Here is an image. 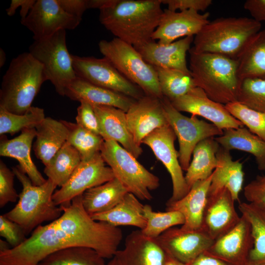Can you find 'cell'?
<instances>
[{
  "instance_id": "1",
  "label": "cell",
  "mask_w": 265,
  "mask_h": 265,
  "mask_svg": "<svg viewBox=\"0 0 265 265\" xmlns=\"http://www.w3.org/2000/svg\"><path fill=\"white\" fill-rule=\"evenodd\" d=\"M59 207L58 218L37 227L19 246L0 251V265H38L50 254L75 246L91 248L105 259L114 257L122 239L120 228L94 220L83 208L82 194Z\"/></svg>"
},
{
  "instance_id": "22",
  "label": "cell",
  "mask_w": 265,
  "mask_h": 265,
  "mask_svg": "<svg viewBox=\"0 0 265 265\" xmlns=\"http://www.w3.org/2000/svg\"><path fill=\"white\" fill-rule=\"evenodd\" d=\"M193 39L194 36H188L168 44L152 40L137 50L144 60L154 67L177 69L190 74L186 54Z\"/></svg>"
},
{
  "instance_id": "20",
  "label": "cell",
  "mask_w": 265,
  "mask_h": 265,
  "mask_svg": "<svg viewBox=\"0 0 265 265\" xmlns=\"http://www.w3.org/2000/svg\"><path fill=\"white\" fill-rule=\"evenodd\" d=\"M253 245L250 225L241 215L238 223L214 240L206 252L233 265H246Z\"/></svg>"
},
{
  "instance_id": "33",
  "label": "cell",
  "mask_w": 265,
  "mask_h": 265,
  "mask_svg": "<svg viewBox=\"0 0 265 265\" xmlns=\"http://www.w3.org/2000/svg\"><path fill=\"white\" fill-rule=\"evenodd\" d=\"M237 61L238 75L241 81L265 78V29L251 39Z\"/></svg>"
},
{
  "instance_id": "2",
  "label": "cell",
  "mask_w": 265,
  "mask_h": 265,
  "mask_svg": "<svg viewBox=\"0 0 265 265\" xmlns=\"http://www.w3.org/2000/svg\"><path fill=\"white\" fill-rule=\"evenodd\" d=\"M161 4L160 0H113L100 10L99 21L116 38L138 50L153 40Z\"/></svg>"
},
{
  "instance_id": "36",
  "label": "cell",
  "mask_w": 265,
  "mask_h": 265,
  "mask_svg": "<svg viewBox=\"0 0 265 265\" xmlns=\"http://www.w3.org/2000/svg\"><path fill=\"white\" fill-rule=\"evenodd\" d=\"M105 258L95 250L84 246L71 247L54 252L38 265H106Z\"/></svg>"
},
{
  "instance_id": "53",
  "label": "cell",
  "mask_w": 265,
  "mask_h": 265,
  "mask_svg": "<svg viewBox=\"0 0 265 265\" xmlns=\"http://www.w3.org/2000/svg\"><path fill=\"white\" fill-rule=\"evenodd\" d=\"M6 53L3 49H0V67H3L6 61Z\"/></svg>"
},
{
  "instance_id": "10",
  "label": "cell",
  "mask_w": 265,
  "mask_h": 265,
  "mask_svg": "<svg viewBox=\"0 0 265 265\" xmlns=\"http://www.w3.org/2000/svg\"><path fill=\"white\" fill-rule=\"evenodd\" d=\"M161 101L168 123L178 140L180 164L183 171H186L197 144L206 138L222 135L223 131L212 123L199 119L197 116L183 115L164 97Z\"/></svg>"
},
{
  "instance_id": "17",
  "label": "cell",
  "mask_w": 265,
  "mask_h": 265,
  "mask_svg": "<svg viewBox=\"0 0 265 265\" xmlns=\"http://www.w3.org/2000/svg\"><path fill=\"white\" fill-rule=\"evenodd\" d=\"M208 12L201 14L192 10L177 12L164 9L152 39L168 44L180 38L195 36L210 22Z\"/></svg>"
},
{
  "instance_id": "27",
  "label": "cell",
  "mask_w": 265,
  "mask_h": 265,
  "mask_svg": "<svg viewBox=\"0 0 265 265\" xmlns=\"http://www.w3.org/2000/svg\"><path fill=\"white\" fill-rule=\"evenodd\" d=\"M36 133L35 128H28L22 131L18 136L13 139L2 138L0 143V155L16 159L32 184L40 186L47 180L38 170L31 158V146Z\"/></svg>"
},
{
  "instance_id": "51",
  "label": "cell",
  "mask_w": 265,
  "mask_h": 265,
  "mask_svg": "<svg viewBox=\"0 0 265 265\" xmlns=\"http://www.w3.org/2000/svg\"><path fill=\"white\" fill-rule=\"evenodd\" d=\"M188 265H233L206 251L200 254Z\"/></svg>"
},
{
  "instance_id": "31",
  "label": "cell",
  "mask_w": 265,
  "mask_h": 265,
  "mask_svg": "<svg viewBox=\"0 0 265 265\" xmlns=\"http://www.w3.org/2000/svg\"><path fill=\"white\" fill-rule=\"evenodd\" d=\"M220 146L214 137L204 139L195 146L193 159L185 176L189 189L195 183L212 174L218 164L216 154Z\"/></svg>"
},
{
  "instance_id": "40",
  "label": "cell",
  "mask_w": 265,
  "mask_h": 265,
  "mask_svg": "<svg viewBox=\"0 0 265 265\" xmlns=\"http://www.w3.org/2000/svg\"><path fill=\"white\" fill-rule=\"evenodd\" d=\"M144 214L146 225L141 230L144 235L153 238L175 226L183 225L185 221L184 215L178 211L156 212L147 204L144 205Z\"/></svg>"
},
{
  "instance_id": "5",
  "label": "cell",
  "mask_w": 265,
  "mask_h": 265,
  "mask_svg": "<svg viewBox=\"0 0 265 265\" xmlns=\"http://www.w3.org/2000/svg\"><path fill=\"white\" fill-rule=\"evenodd\" d=\"M47 81L42 65L29 52L13 58L3 75L0 107L13 113L24 114L31 107L42 84Z\"/></svg>"
},
{
  "instance_id": "42",
  "label": "cell",
  "mask_w": 265,
  "mask_h": 265,
  "mask_svg": "<svg viewBox=\"0 0 265 265\" xmlns=\"http://www.w3.org/2000/svg\"><path fill=\"white\" fill-rule=\"evenodd\" d=\"M238 102L252 109L265 113V78L242 80Z\"/></svg>"
},
{
  "instance_id": "49",
  "label": "cell",
  "mask_w": 265,
  "mask_h": 265,
  "mask_svg": "<svg viewBox=\"0 0 265 265\" xmlns=\"http://www.w3.org/2000/svg\"><path fill=\"white\" fill-rule=\"evenodd\" d=\"M243 7L249 12L251 18L261 23L265 22V0H247Z\"/></svg>"
},
{
  "instance_id": "6",
  "label": "cell",
  "mask_w": 265,
  "mask_h": 265,
  "mask_svg": "<svg viewBox=\"0 0 265 265\" xmlns=\"http://www.w3.org/2000/svg\"><path fill=\"white\" fill-rule=\"evenodd\" d=\"M22 186L17 204L4 215L19 224L26 236L44 222H52L61 216L63 210L53 199L57 187L50 179L40 186L32 184L19 165L12 168Z\"/></svg>"
},
{
  "instance_id": "52",
  "label": "cell",
  "mask_w": 265,
  "mask_h": 265,
  "mask_svg": "<svg viewBox=\"0 0 265 265\" xmlns=\"http://www.w3.org/2000/svg\"><path fill=\"white\" fill-rule=\"evenodd\" d=\"M164 265H188L181 262L166 254V257Z\"/></svg>"
},
{
  "instance_id": "9",
  "label": "cell",
  "mask_w": 265,
  "mask_h": 265,
  "mask_svg": "<svg viewBox=\"0 0 265 265\" xmlns=\"http://www.w3.org/2000/svg\"><path fill=\"white\" fill-rule=\"evenodd\" d=\"M28 52L42 65L47 80L51 82L59 95L64 96L66 88L77 78L72 54L67 47L66 30L34 40Z\"/></svg>"
},
{
  "instance_id": "21",
  "label": "cell",
  "mask_w": 265,
  "mask_h": 265,
  "mask_svg": "<svg viewBox=\"0 0 265 265\" xmlns=\"http://www.w3.org/2000/svg\"><path fill=\"white\" fill-rule=\"evenodd\" d=\"M114 257L120 265H164L166 254L156 238L137 230L127 236L124 248Z\"/></svg>"
},
{
  "instance_id": "38",
  "label": "cell",
  "mask_w": 265,
  "mask_h": 265,
  "mask_svg": "<svg viewBox=\"0 0 265 265\" xmlns=\"http://www.w3.org/2000/svg\"><path fill=\"white\" fill-rule=\"evenodd\" d=\"M68 130L67 142L79 152L81 161L88 160L100 150L104 138L83 127L65 120H62Z\"/></svg>"
},
{
  "instance_id": "7",
  "label": "cell",
  "mask_w": 265,
  "mask_h": 265,
  "mask_svg": "<svg viewBox=\"0 0 265 265\" xmlns=\"http://www.w3.org/2000/svg\"><path fill=\"white\" fill-rule=\"evenodd\" d=\"M98 46L104 57L146 95L162 99L155 68L147 63L132 46L115 37L101 40Z\"/></svg>"
},
{
  "instance_id": "55",
  "label": "cell",
  "mask_w": 265,
  "mask_h": 265,
  "mask_svg": "<svg viewBox=\"0 0 265 265\" xmlns=\"http://www.w3.org/2000/svg\"><path fill=\"white\" fill-rule=\"evenodd\" d=\"M106 265H120L116 259L113 257L112 259Z\"/></svg>"
},
{
  "instance_id": "43",
  "label": "cell",
  "mask_w": 265,
  "mask_h": 265,
  "mask_svg": "<svg viewBox=\"0 0 265 265\" xmlns=\"http://www.w3.org/2000/svg\"><path fill=\"white\" fill-rule=\"evenodd\" d=\"M15 176L13 171L0 160V208H2L9 202H16L18 194L14 186Z\"/></svg>"
},
{
  "instance_id": "11",
  "label": "cell",
  "mask_w": 265,
  "mask_h": 265,
  "mask_svg": "<svg viewBox=\"0 0 265 265\" xmlns=\"http://www.w3.org/2000/svg\"><path fill=\"white\" fill-rule=\"evenodd\" d=\"M72 57L77 77L135 100L145 95L139 86L124 77L105 57L72 55Z\"/></svg>"
},
{
  "instance_id": "48",
  "label": "cell",
  "mask_w": 265,
  "mask_h": 265,
  "mask_svg": "<svg viewBox=\"0 0 265 265\" xmlns=\"http://www.w3.org/2000/svg\"><path fill=\"white\" fill-rule=\"evenodd\" d=\"M63 9L69 14L82 18L84 12L90 9L89 0H57Z\"/></svg>"
},
{
  "instance_id": "28",
  "label": "cell",
  "mask_w": 265,
  "mask_h": 265,
  "mask_svg": "<svg viewBox=\"0 0 265 265\" xmlns=\"http://www.w3.org/2000/svg\"><path fill=\"white\" fill-rule=\"evenodd\" d=\"M34 151L46 166L67 142L68 130L62 120L46 117L36 127Z\"/></svg>"
},
{
  "instance_id": "16",
  "label": "cell",
  "mask_w": 265,
  "mask_h": 265,
  "mask_svg": "<svg viewBox=\"0 0 265 265\" xmlns=\"http://www.w3.org/2000/svg\"><path fill=\"white\" fill-rule=\"evenodd\" d=\"M156 239L167 255L186 264L206 251L214 241L202 229L181 227L171 228Z\"/></svg>"
},
{
  "instance_id": "26",
  "label": "cell",
  "mask_w": 265,
  "mask_h": 265,
  "mask_svg": "<svg viewBox=\"0 0 265 265\" xmlns=\"http://www.w3.org/2000/svg\"><path fill=\"white\" fill-rule=\"evenodd\" d=\"M216 158L218 164L212 174L208 196L226 188L235 201H238L244 182L242 163L239 160H233L230 151L221 146Z\"/></svg>"
},
{
  "instance_id": "56",
  "label": "cell",
  "mask_w": 265,
  "mask_h": 265,
  "mask_svg": "<svg viewBox=\"0 0 265 265\" xmlns=\"http://www.w3.org/2000/svg\"><path fill=\"white\" fill-rule=\"evenodd\" d=\"M265 265V263L260 264L258 265Z\"/></svg>"
},
{
  "instance_id": "19",
  "label": "cell",
  "mask_w": 265,
  "mask_h": 265,
  "mask_svg": "<svg viewBox=\"0 0 265 265\" xmlns=\"http://www.w3.org/2000/svg\"><path fill=\"white\" fill-rule=\"evenodd\" d=\"M235 201L226 188L209 196L204 212L201 229L215 240L231 230L239 221Z\"/></svg>"
},
{
  "instance_id": "13",
  "label": "cell",
  "mask_w": 265,
  "mask_h": 265,
  "mask_svg": "<svg viewBox=\"0 0 265 265\" xmlns=\"http://www.w3.org/2000/svg\"><path fill=\"white\" fill-rule=\"evenodd\" d=\"M114 178L112 170L106 165L99 152L89 160L81 161L66 183L54 191L53 201L57 206L68 205L87 190Z\"/></svg>"
},
{
  "instance_id": "54",
  "label": "cell",
  "mask_w": 265,
  "mask_h": 265,
  "mask_svg": "<svg viewBox=\"0 0 265 265\" xmlns=\"http://www.w3.org/2000/svg\"><path fill=\"white\" fill-rule=\"evenodd\" d=\"M0 251H3L6 249H7L8 248H10L8 247L7 245V242H5L3 241V240L0 239Z\"/></svg>"
},
{
  "instance_id": "37",
  "label": "cell",
  "mask_w": 265,
  "mask_h": 265,
  "mask_svg": "<svg viewBox=\"0 0 265 265\" xmlns=\"http://www.w3.org/2000/svg\"><path fill=\"white\" fill-rule=\"evenodd\" d=\"M154 67L162 94L170 102L185 95L196 87L190 74L177 69Z\"/></svg>"
},
{
  "instance_id": "44",
  "label": "cell",
  "mask_w": 265,
  "mask_h": 265,
  "mask_svg": "<svg viewBox=\"0 0 265 265\" xmlns=\"http://www.w3.org/2000/svg\"><path fill=\"white\" fill-rule=\"evenodd\" d=\"M80 103L76 116V123L89 131L101 136L100 124L92 105L85 101Z\"/></svg>"
},
{
  "instance_id": "50",
  "label": "cell",
  "mask_w": 265,
  "mask_h": 265,
  "mask_svg": "<svg viewBox=\"0 0 265 265\" xmlns=\"http://www.w3.org/2000/svg\"><path fill=\"white\" fill-rule=\"evenodd\" d=\"M36 0H12L10 6L6 9L9 16L14 15L18 7H21L20 15L21 19L25 18L34 6Z\"/></svg>"
},
{
  "instance_id": "25",
  "label": "cell",
  "mask_w": 265,
  "mask_h": 265,
  "mask_svg": "<svg viewBox=\"0 0 265 265\" xmlns=\"http://www.w3.org/2000/svg\"><path fill=\"white\" fill-rule=\"evenodd\" d=\"M212 178V174L207 179L195 183L181 199L167 202L166 211H178L184 215L185 221L182 228L188 230L201 229Z\"/></svg>"
},
{
  "instance_id": "4",
  "label": "cell",
  "mask_w": 265,
  "mask_h": 265,
  "mask_svg": "<svg viewBox=\"0 0 265 265\" xmlns=\"http://www.w3.org/2000/svg\"><path fill=\"white\" fill-rule=\"evenodd\" d=\"M262 25L251 18H218L196 35L189 51L217 54L237 60Z\"/></svg>"
},
{
  "instance_id": "34",
  "label": "cell",
  "mask_w": 265,
  "mask_h": 265,
  "mask_svg": "<svg viewBox=\"0 0 265 265\" xmlns=\"http://www.w3.org/2000/svg\"><path fill=\"white\" fill-rule=\"evenodd\" d=\"M238 208L250 225L253 241L247 265L265 263V209L249 202L240 203Z\"/></svg>"
},
{
  "instance_id": "14",
  "label": "cell",
  "mask_w": 265,
  "mask_h": 265,
  "mask_svg": "<svg viewBox=\"0 0 265 265\" xmlns=\"http://www.w3.org/2000/svg\"><path fill=\"white\" fill-rule=\"evenodd\" d=\"M81 21L65 12L57 0H37L21 23L33 33L34 40H39L61 30L74 29Z\"/></svg>"
},
{
  "instance_id": "30",
  "label": "cell",
  "mask_w": 265,
  "mask_h": 265,
  "mask_svg": "<svg viewBox=\"0 0 265 265\" xmlns=\"http://www.w3.org/2000/svg\"><path fill=\"white\" fill-rule=\"evenodd\" d=\"M128 192L120 181L114 178L85 191L82 194V205L91 216L112 209Z\"/></svg>"
},
{
  "instance_id": "46",
  "label": "cell",
  "mask_w": 265,
  "mask_h": 265,
  "mask_svg": "<svg viewBox=\"0 0 265 265\" xmlns=\"http://www.w3.org/2000/svg\"><path fill=\"white\" fill-rule=\"evenodd\" d=\"M244 195L249 203L265 209V176H257L247 185Z\"/></svg>"
},
{
  "instance_id": "23",
  "label": "cell",
  "mask_w": 265,
  "mask_h": 265,
  "mask_svg": "<svg viewBox=\"0 0 265 265\" xmlns=\"http://www.w3.org/2000/svg\"><path fill=\"white\" fill-rule=\"evenodd\" d=\"M98 118L104 140H114L136 159L142 154L131 134L127 122L126 112L114 106L92 105Z\"/></svg>"
},
{
  "instance_id": "15",
  "label": "cell",
  "mask_w": 265,
  "mask_h": 265,
  "mask_svg": "<svg viewBox=\"0 0 265 265\" xmlns=\"http://www.w3.org/2000/svg\"><path fill=\"white\" fill-rule=\"evenodd\" d=\"M171 103L178 111L203 117L223 131L244 127L241 122L229 113L225 105L211 99L198 87Z\"/></svg>"
},
{
  "instance_id": "32",
  "label": "cell",
  "mask_w": 265,
  "mask_h": 265,
  "mask_svg": "<svg viewBox=\"0 0 265 265\" xmlns=\"http://www.w3.org/2000/svg\"><path fill=\"white\" fill-rule=\"evenodd\" d=\"M222 135L215 138L220 146L230 151L238 150L249 153L256 159L258 168L265 171V141L245 127L224 130Z\"/></svg>"
},
{
  "instance_id": "18",
  "label": "cell",
  "mask_w": 265,
  "mask_h": 265,
  "mask_svg": "<svg viewBox=\"0 0 265 265\" xmlns=\"http://www.w3.org/2000/svg\"><path fill=\"white\" fill-rule=\"evenodd\" d=\"M126 116L129 129L139 146L148 134L168 124L161 99L146 95L133 102Z\"/></svg>"
},
{
  "instance_id": "47",
  "label": "cell",
  "mask_w": 265,
  "mask_h": 265,
  "mask_svg": "<svg viewBox=\"0 0 265 265\" xmlns=\"http://www.w3.org/2000/svg\"><path fill=\"white\" fill-rule=\"evenodd\" d=\"M162 4L167 5V9L179 11L192 10L197 12H204L212 3V0H160Z\"/></svg>"
},
{
  "instance_id": "45",
  "label": "cell",
  "mask_w": 265,
  "mask_h": 265,
  "mask_svg": "<svg viewBox=\"0 0 265 265\" xmlns=\"http://www.w3.org/2000/svg\"><path fill=\"white\" fill-rule=\"evenodd\" d=\"M0 236L5 239L11 248L19 246L26 238L22 228L4 214L0 216Z\"/></svg>"
},
{
  "instance_id": "41",
  "label": "cell",
  "mask_w": 265,
  "mask_h": 265,
  "mask_svg": "<svg viewBox=\"0 0 265 265\" xmlns=\"http://www.w3.org/2000/svg\"><path fill=\"white\" fill-rule=\"evenodd\" d=\"M229 113L253 134L265 141V113L235 102L225 105Z\"/></svg>"
},
{
  "instance_id": "8",
  "label": "cell",
  "mask_w": 265,
  "mask_h": 265,
  "mask_svg": "<svg viewBox=\"0 0 265 265\" xmlns=\"http://www.w3.org/2000/svg\"><path fill=\"white\" fill-rule=\"evenodd\" d=\"M100 153L112 170L115 178L128 192L141 200L150 201L152 199L150 191L159 187V179L140 164L131 153L112 140H104Z\"/></svg>"
},
{
  "instance_id": "35",
  "label": "cell",
  "mask_w": 265,
  "mask_h": 265,
  "mask_svg": "<svg viewBox=\"0 0 265 265\" xmlns=\"http://www.w3.org/2000/svg\"><path fill=\"white\" fill-rule=\"evenodd\" d=\"M81 161L77 150L66 142L45 166L44 172L48 179L61 187L69 180Z\"/></svg>"
},
{
  "instance_id": "12",
  "label": "cell",
  "mask_w": 265,
  "mask_h": 265,
  "mask_svg": "<svg viewBox=\"0 0 265 265\" xmlns=\"http://www.w3.org/2000/svg\"><path fill=\"white\" fill-rule=\"evenodd\" d=\"M177 137L168 124L158 128L142 141L149 146L157 159L160 161L169 172L172 183V194L168 203L179 200L189 191L178 159V152L174 146Z\"/></svg>"
},
{
  "instance_id": "24",
  "label": "cell",
  "mask_w": 265,
  "mask_h": 265,
  "mask_svg": "<svg viewBox=\"0 0 265 265\" xmlns=\"http://www.w3.org/2000/svg\"><path fill=\"white\" fill-rule=\"evenodd\" d=\"M65 96L73 101H85L92 105L114 106L126 112L136 100L77 77L66 88Z\"/></svg>"
},
{
  "instance_id": "3",
  "label": "cell",
  "mask_w": 265,
  "mask_h": 265,
  "mask_svg": "<svg viewBox=\"0 0 265 265\" xmlns=\"http://www.w3.org/2000/svg\"><path fill=\"white\" fill-rule=\"evenodd\" d=\"M188 52L189 69L196 87L224 105L238 101L241 81L237 60L217 54Z\"/></svg>"
},
{
  "instance_id": "39",
  "label": "cell",
  "mask_w": 265,
  "mask_h": 265,
  "mask_svg": "<svg viewBox=\"0 0 265 265\" xmlns=\"http://www.w3.org/2000/svg\"><path fill=\"white\" fill-rule=\"evenodd\" d=\"M46 118L43 108L31 106L24 114H17L0 107V134L13 135L28 128H35Z\"/></svg>"
},
{
  "instance_id": "29",
  "label": "cell",
  "mask_w": 265,
  "mask_h": 265,
  "mask_svg": "<svg viewBox=\"0 0 265 265\" xmlns=\"http://www.w3.org/2000/svg\"><path fill=\"white\" fill-rule=\"evenodd\" d=\"M95 220L112 226H132L143 230L146 225L144 205L133 194L128 192L122 200L110 210L91 216Z\"/></svg>"
}]
</instances>
